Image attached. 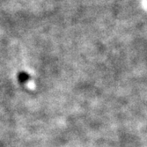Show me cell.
<instances>
[{
    "mask_svg": "<svg viewBox=\"0 0 147 147\" xmlns=\"http://www.w3.org/2000/svg\"><path fill=\"white\" fill-rule=\"evenodd\" d=\"M31 77L28 73H26L25 71H21L18 74V80L20 84H25L28 81V80H30Z\"/></svg>",
    "mask_w": 147,
    "mask_h": 147,
    "instance_id": "cell-1",
    "label": "cell"
}]
</instances>
